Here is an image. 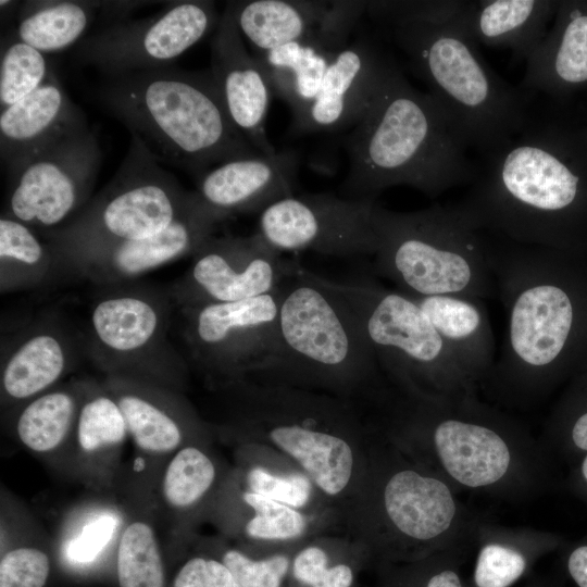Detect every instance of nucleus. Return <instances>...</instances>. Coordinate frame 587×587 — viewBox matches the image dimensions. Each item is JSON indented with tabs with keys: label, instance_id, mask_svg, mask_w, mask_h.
Listing matches in <instances>:
<instances>
[{
	"label": "nucleus",
	"instance_id": "obj_1",
	"mask_svg": "<svg viewBox=\"0 0 587 587\" xmlns=\"http://www.w3.org/2000/svg\"><path fill=\"white\" fill-rule=\"evenodd\" d=\"M469 1H367L466 146L482 155L517 134L529 98L482 59L464 15Z\"/></svg>",
	"mask_w": 587,
	"mask_h": 587
},
{
	"label": "nucleus",
	"instance_id": "obj_2",
	"mask_svg": "<svg viewBox=\"0 0 587 587\" xmlns=\"http://www.w3.org/2000/svg\"><path fill=\"white\" fill-rule=\"evenodd\" d=\"M345 142L349 171L340 189L351 200L375 201L399 185L436 197L477 173L442 108L412 87L394 61Z\"/></svg>",
	"mask_w": 587,
	"mask_h": 587
},
{
	"label": "nucleus",
	"instance_id": "obj_3",
	"mask_svg": "<svg viewBox=\"0 0 587 587\" xmlns=\"http://www.w3.org/2000/svg\"><path fill=\"white\" fill-rule=\"evenodd\" d=\"M98 95L159 163L199 177L211 165L262 155L234 125L211 70L108 76Z\"/></svg>",
	"mask_w": 587,
	"mask_h": 587
},
{
	"label": "nucleus",
	"instance_id": "obj_4",
	"mask_svg": "<svg viewBox=\"0 0 587 587\" xmlns=\"http://www.w3.org/2000/svg\"><path fill=\"white\" fill-rule=\"evenodd\" d=\"M571 142L557 126L529 115L517 134L482 155L459 207L484 232L527 246L552 242L559 218L584 186Z\"/></svg>",
	"mask_w": 587,
	"mask_h": 587
},
{
	"label": "nucleus",
	"instance_id": "obj_5",
	"mask_svg": "<svg viewBox=\"0 0 587 587\" xmlns=\"http://www.w3.org/2000/svg\"><path fill=\"white\" fill-rule=\"evenodd\" d=\"M378 238L374 271L410 297L486 296L491 271L488 241L458 207L395 212L374 203Z\"/></svg>",
	"mask_w": 587,
	"mask_h": 587
},
{
	"label": "nucleus",
	"instance_id": "obj_6",
	"mask_svg": "<svg viewBox=\"0 0 587 587\" xmlns=\"http://www.w3.org/2000/svg\"><path fill=\"white\" fill-rule=\"evenodd\" d=\"M199 197L134 135L111 180L63 227L39 233L65 260L104 246L137 240L167 228Z\"/></svg>",
	"mask_w": 587,
	"mask_h": 587
},
{
	"label": "nucleus",
	"instance_id": "obj_7",
	"mask_svg": "<svg viewBox=\"0 0 587 587\" xmlns=\"http://www.w3.org/2000/svg\"><path fill=\"white\" fill-rule=\"evenodd\" d=\"M376 363L345 303L297 261L282 284L275 350L260 371L346 383Z\"/></svg>",
	"mask_w": 587,
	"mask_h": 587
},
{
	"label": "nucleus",
	"instance_id": "obj_8",
	"mask_svg": "<svg viewBox=\"0 0 587 587\" xmlns=\"http://www.w3.org/2000/svg\"><path fill=\"white\" fill-rule=\"evenodd\" d=\"M101 292L89 315V354L108 374L171 388L185 363L167 341L175 308L170 292L127 283L105 286Z\"/></svg>",
	"mask_w": 587,
	"mask_h": 587
},
{
	"label": "nucleus",
	"instance_id": "obj_9",
	"mask_svg": "<svg viewBox=\"0 0 587 587\" xmlns=\"http://www.w3.org/2000/svg\"><path fill=\"white\" fill-rule=\"evenodd\" d=\"M100 164L97 136L85 125L5 173L1 215L38 233L63 227L90 200Z\"/></svg>",
	"mask_w": 587,
	"mask_h": 587
},
{
	"label": "nucleus",
	"instance_id": "obj_10",
	"mask_svg": "<svg viewBox=\"0 0 587 587\" xmlns=\"http://www.w3.org/2000/svg\"><path fill=\"white\" fill-rule=\"evenodd\" d=\"M321 278L348 308L377 363L403 374H434L461 365L410 296L367 284Z\"/></svg>",
	"mask_w": 587,
	"mask_h": 587
},
{
	"label": "nucleus",
	"instance_id": "obj_11",
	"mask_svg": "<svg viewBox=\"0 0 587 587\" xmlns=\"http://www.w3.org/2000/svg\"><path fill=\"white\" fill-rule=\"evenodd\" d=\"M220 17L212 1L174 2L153 16L114 22L86 36L74 57L105 77L171 66L215 29Z\"/></svg>",
	"mask_w": 587,
	"mask_h": 587
},
{
	"label": "nucleus",
	"instance_id": "obj_12",
	"mask_svg": "<svg viewBox=\"0 0 587 587\" xmlns=\"http://www.w3.org/2000/svg\"><path fill=\"white\" fill-rule=\"evenodd\" d=\"M280 298L282 286L247 300L175 308L190 358L232 377L260 371L276 347Z\"/></svg>",
	"mask_w": 587,
	"mask_h": 587
},
{
	"label": "nucleus",
	"instance_id": "obj_13",
	"mask_svg": "<svg viewBox=\"0 0 587 587\" xmlns=\"http://www.w3.org/2000/svg\"><path fill=\"white\" fill-rule=\"evenodd\" d=\"M374 203L330 193L292 195L260 213L257 233L279 252L374 255L378 248L372 223Z\"/></svg>",
	"mask_w": 587,
	"mask_h": 587
},
{
	"label": "nucleus",
	"instance_id": "obj_14",
	"mask_svg": "<svg viewBox=\"0 0 587 587\" xmlns=\"http://www.w3.org/2000/svg\"><path fill=\"white\" fill-rule=\"evenodd\" d=\"M297 261L286 260L257 232L211 236L168 290L175 308L236 302L277 290Z\"/></svg>",
	"mask_w": 587,
	"mask_h": 587
},
{
	"label": "nucleus",
	"instance_id": "obj_15",
	"mask_svg": "<svg viewBox=\"0 0 587 587\" xmlns=\"http://www.w3.org/2000/svg\"><path fill=\"white\" fill-rule=\"evenodd\" d=\"M226 220L199 198L186 213L155 235L82 252L67 258L65 263L72 273L95 284H125L164 264L193 255Z\"/></svg>",
	"mask_w": 587,
	"mask_h": 587
},
{
	"label": "nucleus",
	"instance_id": "obj_16",
	"mask_svg": "<svg viewBox=\"0 0 587 587\" xmlns=\"http://www.w3.org/2000/svg\"><path fill=\"white\" fill-rule=\"evenodd\" d=\"M210 70L237 129L260 153H276L265 126L273 90L260 60L245 47L229 3L211 41Z\"/></svg>",
	"mask_w": 587,
	"mask_h": 587
},
{
	"label": "nucleus",
	"instance_id": "obj_17",
	"mask_svg": "<svg viewBox=\"0 0 587 587\" xmlns=\"http://www.w3.org/2000/svg\"><path fill=\"white\" fill-rule=\"evenodd\" d=\"M392 60L367 38L344 49L329 65L320 91L292 122L297 133L354 127L369 110Z\"/></svg>",
	"mask_w": 587,
	"mask_h": 587
},
{
	"label": "nucleus",
	"instance_id": "obj_18",
	"mask_svg": "<svg viewBox=\"0 0 587 587\" xmlns=\"http://www.w3.org/2000/svg\"><path fill=\"white\" fill-rule=\"evenodd\" d=\"M299 159L286 150L225 162L198 177L199 198L226 218L262 212L294 195Z\"/></svg>",
	"mask_w": 587,
	"mask_h": 587
},
{
	"label": "nucleus",
	"instance_id": "obj_19",
	"mask_svg": "<svg viewBox=\"0 0 587 587\" xmlns=\"http://www.w3.org/2000/svg\"><path fill=\"white\" fill-rule=\"evenodd\" d=\"M87 125L52 73L37 90L0 113V160L5 173Z\"/></svg>",
	"mask_w": 587,
	"mask_h": 587
},
{
	"label": "nucleus",
	"instance_id": "obj_20",
	"mask_svg": "<svg viewBox=\"0 0 587 587\" xmlns=\"http://www.w3.org/2000/svg\"><path fill=\"white\" fill-rule=\"evenodd\" d=\"M76 344L54 321L24 329L2 353L1 405L11 410L59 386L76 361Z\"/></svg>",
	"mask_w": 587,
	"mask_h": 587
},
{
	"label": "nucleus",
	"instance_id": "obj_21",
	"mask_svg": "<svg viewBox=\"0 0 587 587\" xmlns=\"http://www.w3.org/2000/svg\"><path fill=\"white\" fill-rule=\"evenodd\" d=\"M102 384L121 408L137 451L152 459H168L183 447L180 404L168 387L116 374H108Z\"/></svg>",
	"mask_w": 587,
	"mask_h": 587
},
{
	"label": "nucleus",
	"instance_id": "obj_22",
	"mask_svg": "<svg viewBox=\"0 0 587 587\" xmlns=\"http://www.w3.org/2000/svg\"><path fill=\"white\" fill-rule=\"evenodd\" d=\"M554 28L526 59L520 89L555 93L587 83V11L562 9Z\"/></svg>",
	"mask_w": 587,
	"mask_h": 587
},
{
	"label": "nucleus",
	"instance_id": "obj_23",
	"mask_svg": "<svg viewBox=\"0 0 587 587\" xmlns=\"http://www.w3.org/2000/svg\"><path fill=\"white\" fill-rule=\"evenodd\" d=\"M434 442L448 474L469 487L497 483L511 462L507 442L482 424L446 419L435 427Z\"/></svg>",
	"mask_w": 587,
	"mask_h": 587
},
{
	"label": "nucleus",
	"instance_id": "obj_24",
	"mask_svg": "<svg viewBox=\"0 0 587 587\" xmlns=\"http://www.w3.org/2000/svg\"><path fill=\"white\" fill-rule=\"evenodd\" d=\"M557 3L544 0L469 1L464 15L474 41L491 48H508L526 59L542 41Z\"/></svg>",
	"mask_w": 587,
	"mask_h": 587
},
{
	"label": "nucleus",
	"instance_id": "obj_25",
	"mask_svg": "<svg viewBox=\"0 0 587 587\" xmlns=\"http://www.w3.org/2000/svg\"><path fill=\"white\" fill-rule=\"evenodd\" d=\"M82 383L83 397L71 446L88 478L107 482L128 438L126 422L103 384Z\"/></svg>",
	"mask_w": 587,
	"mask_h": 587
},
{
	"label": "nucleus",
	"instance_id": "obj_26",
	"mask_svg": "<svg viewBox=\"0 0 587 587\" xmlns=\"http://www.w3.org/2000/svg\"><path fill=\"white\" fill-rule=\"evenodd\" d=\"M387 515L404 535L427 540L445 533L455 515V502L441 480L404 470L396 473L384 491Z\"/></svg>",
	"mask_w": 587,
	"mask_h": 587
},
{
	"label": "nucleus",
	"instance_id": "obj_27",
	"mask_svg": "<svg viewBox=\"0 0 587 587\" xmlns=\"http://www.w3.org/2000/svg\"><path fill=\"white\" fill-rule=\"evenodd\" d=\"M83 397V383L59 385L14 409L18 442L46 457L72 445Z\"/></svg>",
	"mask_w": 587,
	"mask_h": 587
},
{
	"label": "nucleus",
	"instance_id": "obj_28",
	"mask_svg": "<svg viewBox=\"0 0 587 587\" xmlns=\"http://www.w3.org/2000/svg\"><path fill=\"white\" fill-rule=\"evenodd\" d=\"M257 57L272 90L289 105L295 122L316 98L325 74L337 55L305 37Z\"/></svg>",
	"mask_w": 587,
	"mask_h": 587
},
{
	"label": "nucleus",
	"instance_id": "obj_29",
	"mask_svg": "<svg viewBox=\"0 0 587 587\" xmlns=\"http://www.w3.org/2000/svg\"><path fill=\"white\" fill-rule=\"evenodd\" d=\"M312 423L311 419H307L300 423L274 424L268 436L305 469L322 490L336 495L351 477L352 451L346 440L315 429Z\"/></svg>",
	"mask_w": 587,
	"mask_h": 587
},
{
	"label": "nucleus",
	"instance_id": "obj_30",
	"mask_svg": "<svg viewBox=\"0 0 587 587\" xmlns=\"http://www.w3.org/2000/svg\"><path fill=\"white\" fill-rule=\"evenodd\" d=\"M242 36L260 53L305 38L329 1L254 0L228 2Z\"/></svg>",
	"mask_w": 587,
	"mask_h": 587
},
{
	"label": "nucleus",
	"instance_id": "obj_31",
	"mask_svg": "<svg viewBox=\"0 0 587 587\" xmlns=\"http://www.w3.org/2000/svg\"><path fill=\"white\" fill-rule=\"evenodd\" d=\"M72 272L57 249L16 220L0 217V290L2 294L50 284Z\"/></svg>",
	"mask_w": 587,
	"mask_h": 587
},
{
	"label": "nucleus",
	"instance_id": "obj_32",
	"mask_svg": "<svg viewBox=\"0 0 587 587\" xmlns=\"http://www.w3.org/2000/svg\"><path fill=\"white\" fill-rule=\"evenodd\" d=\"M98 8L86 1H26L18 10L14 30L45 54L60 52L86 37Z\"/></svg>",
	"mask_w": 587,
	"mask_h": 587
},
{
	"label": "nucleus",
	"instance_id": "obj_33",
	"mask_svg": "<svg viewBox=\"0 0 587 587\" xmlns=\"http://www.w3.org/2000/svg\"><path fill=\"white\" fill-rule=\"evenodd\" d=\"M411 298L452 349L461 365L485 361L492 355L490 328L477 300L451 295Z\"/></svg>",
	"mask_w": 587,
	"mask_h": 587
},
{
	"label": "nucleus",
	"instance_id": "obj_34",
	"mask_svg": "<svg viewBox=\"0 0 587 587\" xmlns=\"http://www.w3.org/2000/svg\"><path fill=\"white\" fill-rule=\"evenodd\" d=\"M118 587H165L160 544L151 521L130 517L122 527L116 545Z\"/></svg>",
	"mask_w": 587,
	"mask_h": 587
},
{
	"label": "nucleus",
	"instance_id": "obj_35",
	"mask_svg": "<svg viewBox=\"0 0 587 587\" xmlns=\"http://www.w3.org/2000/svg\"><path fill=\"white\" fill-rule=\"evenodd\" d=\"M214 479L212 460L195 446H183L161 470L158 483L160 504L167 512H184L205 496Z\"/></svg>",
	"mask_w": 587,
	"mask_h": 587
},
{
	"label": "nucleus",
	"instance_id": "obj_36",
	"mask_svg": "<svg viewBox=\"0 0 587 587\" xmlns=\"http://www.w3.org/2000/svg\"><path fill=\"white\" fill-rule=\"evenodd\" d=\"M52 72L46 54L9 32L1 41L0 111L41 87Z\"/></svg>",
	"mask_w": 587,
	"mask_h": 587
},
{
	"label": "nucleus",
	"instance_id": "obj_37",
	"mask_svg": "<svg viewBox=\"0 0 587 587\" xmlns=\"http://www.w3.org/2000/svg\"><path fill=\"white\" fill-rule=\"evenodd\" d=\"M120 517L112 510L89 513L64 542V557L73 565H90L117 534Z\"/></svg>",
	"mask_w": 587,
	"mask_h": 587
},
{
	"label": "nucleus",
	"instance_id": "obj_38",
	"mask_svg": "<svg viewBox=\"0 0 587 587\" xmlns=\"http://www.w3.org/2000/svg\"><path fill=\"white\" fill-rule=\"evenodd\" d=\"M242 499L255 512L254 517L246 525V533L250 537L289 539L302 534L304 519L289 505L252 491H246Z\"/></svg>",
	"mask_w": 587,
	"mask_h": 587
},
{
	"label": "nucleus",
	"instance_id": "obj_39",
	"mask_svg": "<svg viewBox=\"0 0 587 587\" xmlns=\"http://www.w3.org/2000/svg\"><path fill=\"white\" fill-rule=\"evenodd\" d=\"M49 554L30 545L7 550L0 560V587H45L50 575Z\"/></svg>",
	"mask_w": 587,
	"mask_h": 587
},
{
	"label": "nucleus",
	"instance_id": "obj_40",
	"mask_svg": "<svg viewBox=\"0 0 587 587\" xmlns=\"http://www.w3.org/2000/svg\"><path fill=\"white\" fill-rule=\"evenodd\" d=\"M365 12L366 1H329L321 21L307 37L338 55L349 46L348 39Z\"/></svg>",
	"mask_w": 587,
	"mask_h": 587
},
{
	"label": "nucleus",
	"instance_id": "obj_41",
	"mask_svg": "<svg viewBox=\"0 0 587 587\" xmlns=\"http://www.w3.org/2000/svg\"><path fill=\"white\" fill-rule=\"evenodd\" d=\"M526 561L519 551L490 544L479 551L474 580L477 587H508L522 576Z\"/></svg>",
	"mask_w": 587,
	"mask_h": 587
},
{
	"label": "nucleus",
	"instance_id": "obj_42",
	"mask_svg": "<svg viewBox=\"0 0 587 587\" xmlns=\"http://www.w3.org/2000/svg\"><path fill=\"white\" fill-rule=\"evenodd\" d=\"M222 562L239 587H279L288 570V560L284 555L253 561L237 550L226 551Z\"/></svg>",
	"mask_w": 587,
	"mask_h": 587
},
{
	"label": "nucleus",
	"instance_id": "obj_43",
	"mask_svg": "<svg viewBox=\"0 0 587 587\" xmlns=\"http://www.w3.org/2000/svg\"><path fill=\"white\" fill-rule=\"evenodd\" d=\"M247 480L252 492L290 507H302L310 498L311 484L300 474L283 477L254 467L249 471Z\"/></svg>",
	"mask_w": 587,
	"mask_h": 587
},
{
	"label": "nucleus",
	"instance_id": "obj_44",
	"mask_svg": "<svg viewBox=\"0 0 587 587\" xmlns=\"http://www.w3.org/2000/svg\"><path fill=\"white\" fill-rule=\"evenodd\" d=\"M173 587H239V585L223 562L195 557L178 570Z\"/></svg>",
	"mask_w": 587,
	"mask_h": 587
},
{
	"label": "nucleus",
	"instance_id": "obj_45",
	"mask_svg": "<svg viewBox=\"0 0 587 587\" xmlns=\"http://www.w3.org/2000/svg\"><path fill=\"white\" fill-rule=\"evenodd\" d=\"M326 553L317 547L302 550L294 561L295 577L307 585L313 586L327 569Z\"/></svg>",
	"mask_w": 587,
	"mask_h": 587
},
{
	"label": "nucleus",
	"instance_id": "obj_46",
	"mask_svg": "<svg viewBox=\"0 0 587 587\" xmlns=\"http://www.w3.org/2000/svg\"><path fill=\"white\" fill-rule=\"evenodd\" d=\"M566 570L577 587H587V542L576 546L570 552Z\"/></svg>",
	"mask_w": 587,
	"mask_h": 587
},
{
	"label": "nucleus",
	"instance_id": "obj_47",
	"mask_svg": "<svg viewBox=\"0 0 587 587\" xmlns=\"http://www.w3.org/2000/svg\"><path fill=\"white\" fill-rule=\"evenodd\" d=\"M352 571L348 565L327 567L312 587H350Z\"/></svg>",
	"mask_w": 587,
	"mask_h": 587
},
{
	"label": "nucleus",
	"instance_id": "obj_48",
	"mask_svg": "<svg viewBox=\"0 0 587 587\" xmlns=\"http://www.w3.org/2000/svg\"><path fill=\"white\" fill-rule=\"evenodd\" d=\"M569 444L577 453H587V410L582 411L569 429Z\"/></svg>",
	"mask_w": 587,
	"mask_h": 587
},
{
	"label": "nucleus",
	"instance_id": "obj_49",
	"mask_svg": "<svg viewBox=\"0 0 587 587\" xmlns=\"http://www.w3.org/2000/svg\"><path fill=\"white\" fill-rule=\"evenodd\" d=\"M426 587H462V584L455 572L446 570L432 576Z\"/></svg>",
	"mask_w": 587,
	"mask_h": 587
},
{
	"label": "nucleus",
	"instance_id": "obj_50",
	"mask_svg": "<svg viewBox=\"0 0 587 587\" xmlns=\"http://www.w3.org/2000/svg\"><path fill=\"white\" fill-rule=\"evenodd\" d=\"M577 484L578 489L580 491H584V494L587 496V453H585L579 462L578 469H577Z\"/></svg>",
	"mask_w": 587,
	"mask_h": 587
}]
</instances>
